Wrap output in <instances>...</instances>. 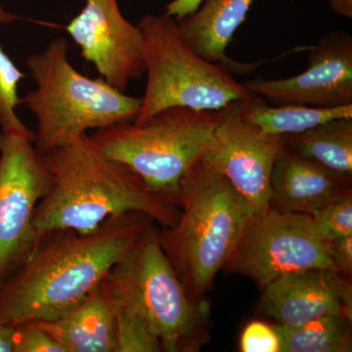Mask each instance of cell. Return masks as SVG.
Returning a JSON list of instances; mask_svg holds the SVG:
<instances>
[{
	"label": "cell",
	"mask_w": 352,
	"mask_h": 352,
	"mask_svg": "<svg viewBox=\"0 0 352 352\" xmlns=\"http://www.w3.org/2000/svg\"><path fill=\"white\" fill-rule=\"evenodd\" d=\"M226 264L263 288L298 271L320 268L337 272L327 241L316 232L310 215L272 208L252 217Z\"/></svg>",
	"instance_id": "9"
},
{
	"label": "cell",
	"mask_w": 352,
	"mask_h": 352,
	"mask_svg": "<svg viewBox=\"0 0 352 352\" xmlns=\"http://www.w3.org/2000/svg\"><path fill=\"white\" fill-rule=\"evenodd\" d=\"M201 1L203 0H173L166 6V13L176 21H179L188 14L194 12Z\"/></svg>",
	"instance_id": "26"
},
{
	"label": "cell",
	"mask_w": 352,
	"mask_h": 352,
	"mask_svg": "<svg viewBox=\"0 0 352 352\" xmlns=\"http://www.w3.org/2000/svg\"><path fill=\"white\" fill-rule=\"evenodd\" d=\"M51 186L52 177L34 139L0 131V286L43 239L34 228V212Z\"/></svg>",
	"instance_id": "8"
},
{
	"label": "cell",
	"mask_w": 352,
	"mask_h": 352,
	"mask_svg": "<svg viewBox=\"0 0 352 352\" xmlns=\"http://www.w3.org/2000/svg\"><path fill=\"white\" fill-rule=\"evenodd\" d=\"M18 17L7 12L0 4V25L10 24ZM25 75L0 46V127L1 131L23 134L34 139V132L21 122L16 109L22 104L18 89Z\"/></svg>",
	"instance_id": "20"
},
{
	"label": "cell",
	"mask_w": 352,
	"mask_h": 352,
	"mask_svg": "<svg viewBox=\"0 0 352 352\" xmlns=\"http://www.w3.org/2000/svg\"><path fill=\"white\" fill-rule=\"evenodd\" d=\"M177 206L179 219L159 229L160 240L190 298L201 300L254 214L226 176L201 159L183 178Z\"/></svg>",
	"instance_id": "3"
},
{
	"label": "cell",
	"mask_w": 352,
	"mask_h": 352,
	"mask_svg": "<svg viewBox=\"0 0 352 352\" xmlns=\"http://www.w3.org/2000/svg\"><path fill=\"white\" fill-rule=\"evenodd\" d=\"M261 309L278 325L298 327L319 317H352L351 284L336 271L314 268L288 273L263 287Z\"/></svg>",
	"instance_id": "13"
},
{
	"label": "cell",
	"mask_w": 352,
	"mask_h": 352,
	"mask_svg": "<svg viewBox=\"0 0 352 352\" xmlns=\"http://www.w3.org/2000/svg\"><path fill=\"white\" fill-rule=\"evenodd\" d=\"M287 144L329 170L352 175V118L324 122L300 133L284 136Z\"/></svg>",
	"instance_id": "18"
},
{
	"label": "cell",
	"mask_w": 352,
	"mask_h": 352,
	"mask_svg": "<svg viewBox=\"0 0 352 352\" xmlns=\"http://www.w3.org/2000/svg\"><path fill=\"white\" fill-rule=\"evenodd\" d=\"M351 178L286 144L271 173L272 201L280 210L311 215L351 192Z\"/></svg>",
	"instance_id": "14"
},
{
	"label": "cell",
	"mask_w": 352,
	"mask_h": 352,
	"mask_svg": "<svg viewBox=\"0 0 352 352\" xmlns=\"http://www.w3.org/2000/svg\"><path fill=\"white\" fill-rule=\"evenodd\" d=\"M102 284L118 311L126 310L142 319L161 340L163 351H198L210 305L190 298L153 222Z\"/></svg>",
	"instance_id": "5"
},
{
	"label": "cell",
	"mask_w": 352,
	"mask_h": 352,
	"mask_svg": "<svg viewBox=\"0 0 352 352\" xmlns=\"http://www.w3.org/2000/svg\"><path fill=\"white\" fill-rule=\"evenodd\" d=\"M245 120L266 133L288 135L300 133L330 120L352 118V105L316 108L303 105L270 106L261 97L238 101Z\"/></svg>",
	"instance_id": "17"
},
{
	"label": "cell",
	"mask_w": 352,
	"mask_h": 352,
	"mask_svg": "<svg viewBox=\"0 0 352 352\" xmlns=\"http://www.w3.org/2000/svg\"><path fill=\"white\" fill-rule=\"evenodd\" d=\"M351 322L346 315L332 314L298 327L276 325L280 352H351Z\"/></svg>",
	"instance_id": "19"
},
{
	"label": "cell",
	"mask_w": 352,
	"mask_h": 352,
	"mask_svg": "<svg viewBox=\"0 0 352 352\" xmlns=\"http://www.w3.org/2000/svg\"><path fill=\"white\" fill-rule=\"evenodd\" d=\"M153 220L139 212L112 217L87 234H46L36 251L0 286V323L18 326L67 314L103 281Z\"/></svg>",
	"instance_id": "1"
},
{
	"label": "cell",
	"mask_w": 352,
	"mask_h": 352,
	"mask_svg": "<svg viewBox=\"0 0 352 352\" xmlns=\"http://www.w3.org/2000/svg\"><path fill=\"white\" fill-rule=\"evenodd\" d=\"M16 326L0 323V352H15Z\"/></svg>",
	"instance_id": "27"
},
{
	"label": "cell",
	"mask_w": 352,
	"mask_h": 352,
	"mask_svg": "<svg viewBox=\"0 0 352 352\" xmlns=\"http://www.w3.org/2000/svg\"><path fill=\"white\" fill-rule=\"evenodd\" d=\"M322 239L332 241L352 235L351 191L310 215Z\"/></svg>",
	"instance_id": "22"
},
{
	"label": "cell",
	"mask_w": 352,
	"mask_h": 352,
	"mask_svg": "<svg viewBox=\"0 0 352 352\" xmlns=\"http://www.w3.org/2000/svg\"><path fill=\"white\" fill-rule=\"evenodd\" d=\"M240 347L243 352H280L279 336L274 327L254 321L243 331Z\"/></svg>",
	"instance_id": "24"
},
{
	"label": "cell",
	"mask_w": 352,
	"mask_h": 352,
	"mask_svg": "<svg viewBox=\"0 0 352 352\" xmlns=\"http://www.w3.org/2000/svg\"><path fill=\"white\" fill-rule=\"evenodd\" d=\"M117 312L101 282L67 314L38 322L67 352H113Z\"/></svg>",
	"instance_id": "16"
},
{
	"label": "cell",
	"mask_w": 352,
	"mask_h": 352,
	"mask_svg": "<svg viewBox=\"0 0 352 352\" xmlns=\"http://www.w3.org/2000/svg\"><path fill=\"white\" fill-rule=\"evenodd\" d=\"M238 101L217 111V124L201 160L226 176L258 215L271 208V173L287 142L284 136L266 133L245 120Z\"/></svg>",
	"instance_id": "10"
},
{
	"label": "cell",
	"mask_w": 352,
	"mask_h": 352,
	"mask_svg": "<svg viewBox=\"0 0 352 352\" xmlns=\"http://www.w3.org/2000/svg\"><path fill=\"white\" fill-rule=\"evenodd\" d=\"M328 251L338 273L342 275L352 272V235L328 241Z\"/></svg>",
	"instance_id": "25"
},
{
	"label": "cell",
	"mask_w": 352,
	"mask_h": 352,
	"mask_svg": "<svg viewBox=\"0 0 352 352\" xmlns=\"http://www.w3.org/2000/svg\"><path fill=\"white\" fill-rule=\"evenodd\" d=\"M303 73L284 78H256L243 87L275 106L333 108L352 105V38L344 32H329L308 48Z\"/></svg>",
	"instance_id": "12"
},
{
	"label": "cell",
	"mask_w": 352,
	"mask_h": 352,
	"mask_svg": "<svg viewBox=\"0 0 352 352\" xmlns=\"http://www.w3.org/2000/svg\"><path fill=\"white\" fill-rule=\"evenodd\" d=\"M329 3L333 12L347 19H351L352 0H329Z\"/></svg>",
	"instance_id": "28"
},
{
	"label": "cell",
	"mask_w": 352,
	"mask_h": 352,
	"mask_svg": "<svg viewBox=\"0 0 352 352\" xmlns=\"http://www.w3.org/2000/svg\"><path fill=\"white\" fill-rule=\"evenodd\" d=\"M163 351L161 340L138 315L119 310L116 317L113 352Z\"/></svg>",
	"instance_id": "21"
},
{
	"label": "cell",
	"mask_w": 352,
	"mask_h": 352,
	"mask_svg": "<svg viewBox=\"0 0 352 352\" xmlns=\"http://www.w3.org/2000/svg\"><path fill=\"white\" fill-rule=\"evenodd\" d=\"M69 41L55 38L25 61L36 88L22 104L38 120L34 144L43 155L87 133L119 122H132L141 98L129 96L102 76L88 78L69 63Z\"/></svg>",
	"instance_id": "4"
},
{
	"label": "cell",
	"mask_w": 352,
	"mask_h": 352,
	"mask_svg": "<svg viewBox=\"0 0 352 352\" xmlns=\"http://www.w3.org/2000/svg\"><path fill=\"white\" fill-rule=\"evenodd\" d=\"M254 0H203L194 12L177 21L191 47L210 63L229 72L252 71L254 64H240L227 57L226 51L242 25Z\"/></svg>",
	"instance_id": "15"
},
{
	"label": "cell",
	"mask_w": 352,
	"mask_h": 352,
	"mask_svg": "<svg viewBox=\"0 0 352 352\" xmlns=\"http://www.w3.org/2000/svg\"><path fill=\"white\" fill-rule=\"evenodd\" d=\"M217 120V111L171 107L142 124L124 122L96 129L90 138L104 156L126 166L152 193L177 206L183 178L203 157Z\"/></svg>",
	"instance_id": "6"
},
{
	"label": "cell",
	"mask_w": 352,
	"mask_h": 352,
	"mask_svg": "<svg viewBox=\"0 0 352 352\" xmlns=\"http://www.w3.org/2000/svg\"><path fill=\"white\" fill-rule=\"evenodd\" d=\"M52 186L36 206L39 237L59 230L92 232L105 220L139 212L162 227L179 219L178 206L155 195L138 175L104 156L87 133L43 155Z\"/></svg>",
	"instance_id": "2"
},
{
	"label": "cell",
	"mask_w": 352,
	"mask_h": 352,
	"mask_svg": "<svg viewBox=\"0 0 352 352\" xmlns=\"http://www.w3.org/2000/svg\"><path fill=\"white\" fill-rule=\"evenodd\" d=\"M138 25L143 36L147 85L134 124H142L164 109L219 111L254 96L228 69L201 57L168 14H147Z\"/></svg>",
	"instance_id": "7"
},
{
	"label": "cell",
	"mask_w": 352,
	"mask_h": 352,
	"mask_svg": "<svg viewBox=\"0 0 352 352\" xmlns=\"http://www.w3.org/2000/svg\"><path fill=\"white\" fill-rule=\"evenodd\" d=\"M15 352H67L38 321L16 326Z\"/></svg>",
	"instance_id": "23"
},
{
	"label": "cell",
	"mask_w": 352,
	"mask_h": 352,
	"mask_svg": "<svg viewBox=\"0 0 352 352\" xmlns=\"http://www.w3.org/2000/svg\"><path fill=\"white\" fill-rule=\"evenodd\" d=\"M66 31L83 59L120 91L144 75L142 32L122 16L118 0H85Z\"/></svg>",
	"instance_id": "11"
}]
</instances>
